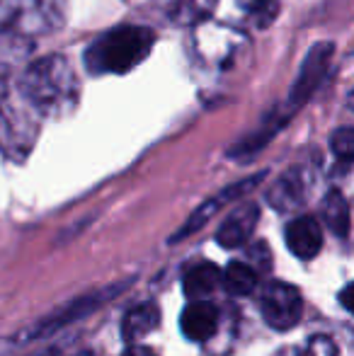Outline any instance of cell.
Returning <instances> with one entry per match:
<instances>
[{
	"instance_id": "1",
	"label": "cell",
	"mask_w": 354,
	"mask_h": 356,
	"mask_svg": "<svg viewBox=\"0 0 354 356\" xmlns=\"http://www.w3.org/2000/svg\"><path fill=\"white\" fill-rule=\"evenodd\" d=\"M153 42L156 37L146 27H117L88 49V66L92 73H129L148 56Z\"/></svg>"
},
{
	"instance_id": "2",
	"label": "cell",
	"mask_w": 354,
	"mask_h": 356,
	"mask_svg": "<svg viewBox=\"0 0 354 356\" xmlns=\"http://www.w3.org/2000/svg\"><path fill=\"white\" fill-rule=\"evenodd\" d=\"M119 289H124V286H114V289L109 291H95V293H86L81 296V298L71 300V303H66L63 308H58L56 313L47 315L44 320H39L37 325H32V327L27 330V332H22V337H19V342H32V339H42V337H49V334H56L61 327H68L71 323H76V320L86 318L90 315L92 310H97L102 303H107L109 298H114V293H117Z\"/></svg>"
},
{
	"instance_id": "3",
	"label": "cell",
	"mask_w": 354,
	"mask_h": 356,
	"mask_svg": "<svg viewBox=\"0 0 354 356\" xmlns=\"http://www.w3.org/2000/svg\"><path fill=\"white\" fill-rule=\"evenodd\" d=\"M303 313V298L291 284L274 282L262 293V318L274 330H291Z\"/></svg>"
},
{
	"instance_id": "4",
	"label": "cell",
	"mask_w": 354,
	"mask_h": 356,
	"mask_svg": "<svg viewBox=\"0 0 354 356\" xmlns=\"http://www.w3.org/2000/svg\"><path fill=\"white\" fill-rule=\"evenodd\" d=\"M332 47L330 42H323V44H316L311 51L306 54L301 63V71L296 75V83L291 88V95H289V104L291 109H298L313 92L318 90V85L323 83L328 73V66H330V58H332Z\"/></svg>"
},
{
	"instance_id": "5",
	"label": "cell",
	"mask_w": 354,
	"mask_h": 356,
	"mask_svg": "<svg viewBox=\"0 0 354 356\" xmlns=\"http://www.w3.org/2000/svg\"><path fill=\"white\" fill-rule=\"evenodd\" d=\"M265 177V172H260V175H255V177H248V179H243V182H238V184H231V187H226L223 189L218 197H211L207 204H202V207L197 209L192 216L187 218V223L182 225V228L177 230L175 235L170 238V243H179V240H184V238H189L192 233H197L199 228H204L207 225V220L211 218L214 213L218 211L221 207H226L228 202H233V199H238V197H243V194H248L252 187H257L260 184V179Z\"/></svg>"
},
{
	"instance_id": "6",
	"label": "cell",
	"mask_w": 354,
	"mask_h": 356,
	"mask_svg": "<svg viewBox=\"0 0 354 356\" xmlns=\"http://www.w3.org/2000/svg\"><path fill=\"white\" fill-rule=\"evenodd\" d=\"M257 218H260V207H257L255 202H246L238 209H233L231 216L223 220L216 233L218 245L226 250L241 248L252 235V230H255V225H257Z\"/></svg>"
},
{
	"instance_id": "7",
	"label": "cell",
	"mask_w": 354,
	"mask_h": 356,
	"mask_svg": "<svg viewBox=\"0 0 354 356\" xmlns=\"http://www.w3.org/2000/svg\"><path fill=\"white\" fill-rule=\"evenodd\" d=\"M179 325H182V332L187 339L207 342V339L214 337L218 327V308L209 300H194L182 310Z\"/></svg>"
},
{
	"instance_id": "8",
	"label": "cell",
	"mask_w": 354,
	"mask_h": 356,
	"mask_svg": "<svg viewBox=\"0 0 354 356\" xmlns=\"http://www.w3.org/2000/svg\"><path fill=\"white\" fill-rule=\"evenodd\" d=\"M284 238H287V248L301 259L316 257L323 248V230L318 220L311 218V216H301V218L291 220L287 225Z\"/></svg>"
},
{
	"instance_id": "9",
	"label": "cell",
	"mask_w": 354,
	"mask_h": 356,
	"mask_svg": "<svg viewBox=\"0 0 354 356\" xmlns=\"http://www.w3.org/2000/svg\"><path fill=\"white\" fill-rule=\"evenodd\" d=\"M161 325V310H158L156 303H141V305H134L127 315H124V323H122V334L129 344L136 342V339L146 337L148 332Z\"/></svg>"
},
{
	"instance_id": "10",
	"label": "cell",
	"mask_w": 354,
	"mask_h": 356,
	"mask_svg": "<svg viewBox=\"0 0 354 356\" xmlns=\"http://www.w3.org/2000/svg\"><path fill=\"white\" fill-rule=\"evenodd\" d=\"M269 204L279 211H291L293 207L303 204V182L296 175V170L287 172L274 184V189L269 192Z\"/></svg>"
},
{
	"instance_id": "11",
	"label": "cell",
	"mask_w": 354,
	"mask_h": 356,
	"mask_svg": "<svg viewBox=\"0 0 354 356\" xmlns=\"http://www.w3.org/2000/svg\"><path fill=\"white\" fill-rule=\"evenodd\" d=\"M221 282V272H218L216 264L211 262H204V264H197L187 272L184 277V293L189 298H197L202 300V296H209L214 289Z\"/></svg>"
},
{
	"instance_id": "12",
	"label": "cell",
	"mask_w": 354,
	"mask_h": 356,
	"mask_svg": "<svg viewBox=\"0 0 354 356\" xmlns=\"http://www.w3.org/2000/svg\"><path fill=\"white\" fill-rule=\"evenodd\" d=\"M323 220L328 228L340 238H347L350 233V204L342 197V192H328L325 202H323Z\"/></svg>"
},
{
	"instance_id": "13",
	"label": "cell",
	"mask_w": 354,
	"mask_h": 356,
	"mask_svg": "<svg viewBox=\"0 0 354 356\" xmlns=\"http://www.w3.org/2000/svg\"><path fill=\"white\" fill-rule=\"evenodd\" d=\"M221 279H223L226 291H228V293H233V296H248L257 284L255 269L248 267V264H243V262H231V264H228L226 272L221 274Z\"/></svg>"
},
{
	"instance_id": "14",
	"label": "cell",
	"mask_w": 354,
	"mask_h": 356,
	"mask_svg": "<svg viewBox=\"0 0 354 356\" xmlns=\"http://www.w3.org/2000/svg\"><path fill=\"white\" fill-rule=\"evenodd\" d=\"M330 145H332V153H335L337 158L345 160V163H350L352 155H354V131L350 127L337 129L330 138Z\"/></svg>"
},
{
	"instance_id": "15",
	"label": "cell",
	"mask_w": 354,
	"mask_h": 356,
	"mask_svg": "<svg viewBox=\"0 0 354 356\" xmlns=\"http://www.w3.org/2000/svg\"><path fill=\"white\" fill-rule=\"evenodd\" d=\"M303 356H337V347L328 337H316L308 342Z\"/></svg>"
},
{
	"instance_id": "16",
	"label": "cell",
	"mask_w": 354,
	"mask_h": 356,
	"mask_svg": "<svg viewBox=\"0 0 354 356\" xmlns=\"http://www.w3.org/2000/svg\"><path fill=\"white\" fill-rule=\"evenodd\" d=\"M277 10H279V5L274 3V0H262V8H255V22L260 24V27H265V24H269L277 17Z\"/></svg>"
},
{
	"instance_id": "17",
	"label": "cell",
	"mask_w": 354,
	"mask_h": 356,
	"mask_svg": "<svg viewBox=\"0 0 354 356\" xmlns=\"http://www.w3.org/2000/svg\"><path fill=\"white\" fill-rule=\"evenodd\" d=\"M122 356H156V354H153V349H148V347H134L131 344Z\"/></svg>"
},
{
	"instance_id": "18",
	"label": "cell",
	"mask_w": 354,
	"mask_h": 356,
	"mask_svg": "<svg viewBox=\"0 0 354 356\" xmlns=\"http://www.w3.org/2000/svg\"><path fill=\"white\" fill-rule=\"evenodd\" d=\"M350 296H352V286H345V291L340 293V300H342V305H345V310H350V313H352V300H350Z\"/></svg>"
},
{
	"instance_id": "19",
	"label": "cell",
	"mask_w": 354,
	"mask_h": 356,
	"mask_svg": "<svg viewBox=\"0 0 354 356\" xmlns=\"http://www.w3.org/2000/svg\"><path fill=\"white\" fill-rule=\"evenodd\" d=\"M37 356H58V347L47 349V352H42V354H37Z\"/></svg>"
}]
</instances>
